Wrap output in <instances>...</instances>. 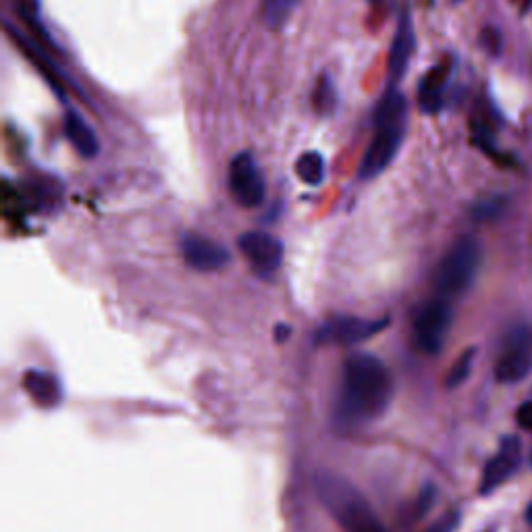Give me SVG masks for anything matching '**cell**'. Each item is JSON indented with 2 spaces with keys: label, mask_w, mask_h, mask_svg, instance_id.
<instances>
[{
  "label": "cell",
  "mask_w": 532,
  "mask_h": 532,
  "mask_svg": "<svg viewBox=\"0 0 532 532\" xmlns=\"http://www.w3.org/2000/svg\"><path fill=\"white\" fill-rule=\"evenodd\" d=\"M395 393V383L383 360L372 354H354L343 362L337 414L343 422H370L381 418Z\"/></svg>",
  "instance_id": "6da1fadb"
},
{
  "label": "cell",
  "mask_w": 532,
  "mask_h": 532,
  "mask_svg": "<svg viewBox=\"0 0 532 532\" xmlns=\"http://www.w3.org/2000/svg\"><path fill=\"white\" fill-rule=\"evenodd\" d=\"M408 123L406 98L395 88H389L375 111V136L366 148L358 169L360 179H375L395 158L402 146Z\"/></svg>",
  "instance_id": "7a4b0ae2"
},
{
  "label": "cell",
  "mask_w": 532,
  "mask_h": 532,
  "mask_svg": "<svg viewBox=\"0 0 532 532\" xmlns=\"http://www.w3.org/2000/svg\"><path fill=\"white\" fill-rule=\"evenodd\" d=\"M316 493L345 532H387L368 499L343 476L333 472L316 474Z\"/></svg>",
  "instance_id": "3957f363"
},
{
  "label": "cell",
  "mask_w": 532,
  "mask_h": 532,
  "mask_svg": "<svg viewBox=\"0 0 532 532\" xmlns=\"http://www.w3.org/2000/svg\"><path fill=\"white\" fill-rule=\"evenodd\" d=\"M483 262V250L474 235L458 237L445 252L435 273V289L439 298L454 300L464 296L476 281Z\"/></svg>",
  "instance_id": "277c9868"
},
{
  "label": "cell",
  "mask_w": 532,
  "mask_h": 532,
  "mask_svg": "<svg viewBox=\"0 0 532 532\" xmlns=\"http://www.w3.org/2000/svg\"><path fill=\"white\" fill-rule=\"evenodd\" d=\"M451 323H454V308H451L449 300L435 298L424 302L412 321V335L418 350L429 356L439 354L449 335Z\"/></svg>",
  "instance_id": "5b68a950"
},
{
  "label": "cell",
  "mask_w": 532,
  "mask_h": 532,
  "mask_svg": "<svg viewBox=\"0 0 532 532\" xmlns=\"http://www.w3.org/2000/svg\"><path fill=\"white\" fill-rule=\"evenodd\" d=\"M532 372V333L526 325L514 327L503 339L495 362V379L503 385H514Z\"/></svg>",
  "instance_id": "8992f818"
},
{
  "label": "cell",
  "mask_w": 532,
  "mask_h": 532,
  "mask_svg": "<svg viewBox=\"0 0 532 532\" xmlns=\"http://www.w3.org/2000/svg\"><path fill=\"white\" fill-rule=\"evenodd\" d=\"M231 198L244 208H256L264 200L266 185L256 158L250 152H239L229 163Z\"/></svg>",
  "instance_id": "52a82bcc"
},
{
  "label": "cell",
  "mask_w": 532,
  "mask_h": 532,
  "mask_svg": "<svg viewBox=\"0 0 532 532\" xmlns=\"http://www.w3.org/2000/svg\"><path fill=\"white\" fill-rule=\"evenodd\" d=\"M237 248L252 264V269L262 277L273 275L283 262L281 242L277 237L264 231H248L244 235H239Z\"/></svg>",
  "instance_id": "ba28073f"
},
{
  "label": "cell",
  "mask_w": 532,
  "mask_h": 532,
  "mask_svg": "<svg viewBox=\"0 0 532 532\" xmlns=\"http://www.w3.org/2000/svg\"><path fill=\"white\" fill-rule=\"evenodd\" d=\"M179 250L183 260L200 273L221 271L231 258L229 250L223 244L200 233H183L179 239Z\"/></svg>",
  "instance_id": "9c48e42d"
},
{
  "label": "cell",
  "mask_w": 532,
  "mask_h": 532,
  "mask_svg": "<svg viewBox=\"0 0 532 532\" xmlns=\"http://www.w3.org/2000/svg\"><path fill=\"white\" fill-rule=\"evenodd\" d=\"M385 325V321H366V318L356 316H335L318 331L316 339L321 343L354 345L375 337L381 329H385Z\"/></svg>",
  "instance_id": "30bf717a"
},
{
  "label": "cell",
  "mask_w": 532,
  "mask_h": 532,
  "mask_svg": "<svg viewBox=\"0 0 532 532\" xmlns=\"http://www.w3.org/2000/svg\"><path fill=\"white\" fill-rule=\"evenodd\" d=\"M522 458V445L518 437H505L501 441V447L497 451V456H493L483 472L481 478V495H489L495 489H499L514 472L518 470Z\"/></svg>",
  "instance_id": "8fae6325"
},
{
  "label": "cell",
  "mask_w": 532,
  "mask_h": 532,
  "mask_svg": "<svg viewBox=\"0 0 532 532\" xmlns=\"http://www.w3.org/2000/svg\"><path fill=\"white\" fill-rule=\"evenodd\" d=\"M414 48H416V36H414L412 17L410 13H404L397 19V28H395L391 48H389L387 75H389L391 84L402 82V77L408 71L410 59L414 55Z\"/></svg>",
  "instance_id": "7c38bea8"
},
{
  "label": "cell",
  "mask_w": 532,
  "mask_h": 532,
  "mask_svg": "<svg viewBox=\"0 0 532 532\" xmlns=\"http://www.w3.org/2000/svg\"><path fill=\"white\" fill-rule=\"evenodd\" d=\"M451 73H454V61L445 59L433 69L427 71L418 84V104L424 113H437L443 106V96Z\"/></svg>",
  "instance_id": "4fadbf2b"
},
{
  "label": "cell",
  "mask_w": 532,
  "mask_h": 532,
  "mask_svg": "<svg viewBox=\"0 0 532 532\" xmlns=\"http://www.w3.org/2000/svg\"><path fill=\"white\" fill-rule=\"evenodd\" d=\"M23 389L40 408H55L61 404L63 389L57 377L42 370H28L23 375Z\"/></svg>",
  "instance_id": "5bb4252c"
},
{
  "label": "cell",
  "mask_w": 532,
  "mask_h": 532,
  "mask_svg": "<svg viewBox=\"0 0 532 532\" xmlns=\"http://www.w3.org/2000/svg\"><path fill=\"white\" fill-rule=\"evenodd\" d=\"M65 136L69 138L71 146L86 158H94L100 150L94 129L75 111H67L65 115Z\"/></svg>",
  "instance_id": "9a60e30c"
},
{
  "label": "cell",
  "mask_w": 532,
  "mask_h": 532,
  "mask_svg": "<svg viewBox=\"0 0 532 532\" xmlns=\"http://www.w3.org/2000/svg\"><path fill=\"white\" fill-rule=\"evenodd\" d=\"M300 0H260V15L269 30H283L294 17Z\"/></svg>",
  "instance_id": "2e32d148"
},
{
  "label": "cell",
  "mask_w": 532,
  "mask_h": 532,
  "mask_svg": "<svg viewBox=\"0 0 532 532\" xmlns=\"http://www.w3.org/2000/svg\"><path fill=\"white\" fill-rule=\"evenodd\" d=\"M298 177L308 185H318L325 175V161L318 152H304L296 163Z\"/></svg>",
  "instance_id": "e0dca14e"
},
{
  "label": "cell",
  "mask_w": 532,
  "mask_h": 532,
  "mask_svg": "<svg viewBox=\"0 0 532 532\" xmlns=\"http://www.w3.org/2000/svg\"><path fill=\"white\" fill-rule=\"evenodd\" d=\"M474 356H476V350L474 348H468L456 362L454 366L449 368L447 372V379H445V385L449 389H454L458 385H462L468 377H470V372H472V364H474Z\"/></svg>",
  "instance_id": "ac0fdd59"
},
{
  "label": "cell",
  "mask_w": 532,
  "mask_h": 532,
  "mask_svg": "<svg viewBox=\"0 0 532 532\" xmlns=\"http://www.w3.org/2000/svg\"><path fill=\"white\" fill-rule=\"evenodd\" d=\"M503 208H505V198H501V196L485 198V200L476 202L472 206V219L478 221V223L493 221V219H497L501 215Z\"/></svg>",
  "instance_id": "d6986e66"
},
{
  "label": "cell",
  "mask_w": 532,
  "mask_h": 532,
  "mask_svg": "<svg viewBox=\"0 0 532 532\" xmlns=\"http://www.w3.org/2000/svg\"><path fill=\"white\" fill-rule=\"evenodd\" d=\"M314 106L318 113H329L335 106V90H333V84L329 82V77H321V82L316 84Z\"/></svg>",
  "instance_id": "ffe728a7"
},
{
  "label": "cell",
  "mask_w": 532,
  "mask_h": 532,
  "mask_svg": "<svg viewBox=\"0 0 532 532\" xmlns=\"http://www.w3.org/2000/svg\"><path fill=\"white\" fill-rule=\"evenodd\" d=\"M460 520H462L460 512L451 510V512H445L439 520H435L424 532H454L460 526Z\"/></svg>",
  "instance_id": "44dd1931"
},
{
  "label": "cell",
  "mask_w": 532,
  "mask_h": 532,
  "mask_svg": "<svg viewBox=\"0 0 532 532\" xmlns=\"http://www.w3.org/2000/svg\"><path fill=\"white\" fill-rule=\"evenodd\" d=\"M481 44L491 52V55H499V50H501V34L495 28H487L481 34Z\"/></svg>",
  "instance_id": "7402d4cb"
},
{
  "label": "cell",
  "mask_w": 532,
  "mask_h": 532,
  "mask_svg": "<svg viewBox=\"0 0 532 532\" xmlns=\"http://www.w3.org/2000/svg\"><path fill=\"white\" fill-rule=\"evenodd\" d=\"M516 422L522 431L532 433V402H524L518 410H516Z\"/></svg>",
  "instance_id": "603a6c76"
},
{
  "label": "cell",
  "mask_w": 532,
  "mask_h": 532,
  "mask_svg": "<svg viewBox=\"0 0 532 532\" xmlns=\"http://www.w3.org/2000/svg\"><path fill=\"white\" fill-rule=\"evenodd\" d=\"M524 520H526V524L532 528V501L528 503V508H526V512H524Z\"/></svg>",
  "instance_id": "cb8c5ba5"
},
{
  "label": "cell",
  "mask_w": 532,
  "mask_h": 532,
  "mask_svg": "<svg viewBox=\"0 0 532 532\" xmlns=\"http://www.w3.org/2000/svg\"><path fill=\"white\" fill-rule=\"evenodd\" d=\"M530 464H532V454H530Z\"/></svg>",
  "instance_id": "d4e9b609"
},
{
  "label": "cell",
  "mask_w": 532,
  "mask_h": 532,
  "mask_svg": "<svg viewBox=\"0 0 532 532\" xmlns=\"http://www.w3.org/2000/svg\"><path fill=\"white\" fill-rule=\"evenodd\" d=\"M485 532H493V530H485Z\"/></svg>",
  "instance_id": "484cf974"
}]
</instances>
